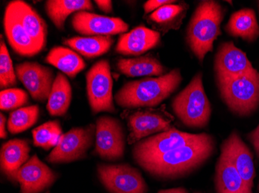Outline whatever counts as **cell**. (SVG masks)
<instances>
[{"label": "cell", "instance_id": "obj_1", "mask_svg": "<svg viewBox=\"0 0 259 193\" xmlns=\"http://www.w3.org/2000/svg\"><path fill=\"white\" fill-rule=\"evenodd\" d=\"M215 142L209 135L151 160L138 163L153 176L176 178L190 173L203 165L213 153Z\"/></svg>", "mask_w": 259, "mask_h": 193}, {"label": "cell", "instance_id": "obj_2", "mask_svg": "<svg viewBox=\"0 0 259 193\" xmlns=\"http://www.w3.org/2000/svg\"><path fill=\"white\" fill-rule=\"evenodd\" d=\"M181 72L175 69L158 78L130 81L115 95L116 104L127 109L156 107L166 99L181 84Z\"/></svg>", "mask_w": 259, "mask_h": 193}, {"label": "cell", "instance_id": "obj_3", "mask_svg": "<svg viewBox=\"0 0 259 193\" xmlns=\"http://www.w3.org/2000/svg\"><path fill=\"white\" fill-rule=\"evenodd\" d=\"M224 10L213 0L199 3L187 28L186 41L200 63L208 52L213 50V42L221 34Z\"/></svg>", "mask_w": 259, "mask_h": 193}, {"label": "cell", "instance_id": "obj_4", "mask_svg": "<svg viewBox=\"0 0 259 193\" xmlns=\"http://www.w3.org/2000/svg\"><path fill=\"white\" fill-rule=\"evenodd\" d=\"M217 85L221 98L230 111L239 116L254 112L259 106V72L218 78Z\"/></svg>", "mask_w": 259, "mask_h": 193}, {"label": "cell", "instance_id": "obj_5", "mask_svg": "<svg viewBox=\"0 0 259 193\" xmlns=\"http://www.w3.org/2000/svg\"><path fill=\"white\" fill-rule=\"evenodd\" d=\"M173 111L182 122L190 127L202 128L209 123L211 105L205 93L203 75H195L187 87L173 100Z\"/></svg>", "mask_w": 259, "mask_h": 193}, {"label": "cell", "instance_id": "obj_6", "mask_svg": "<svg viewBox=\"0 0 259 193\" xmlns=\"http://www.w3.org/2000/svg\"><path fill=\"white\" fill-rule=\"evenodd\" d=\"M201 134H190L175 128L169 129L156 136L142 140L135 144L133 156L137 163L155 159L167 152L183 147L190 142L200 139Z\"/></svg>", "mask_w": 259, "mask_h": 193}, {"label": "cell", "instance_id": "obj_7", "mask_svg": "<svg viewBox=\"0 0 259 193\" xmlns=\"http://www.w3.org/2000/svg\"><path fill=\"white\" fill-rule=\"evenodd\" d=\"M87 89L93 113L114 112L113 79L108 60L101 59L90 68L87 75Z\"/></svg>", "mask_w": 259, "mask_h": 193}, {"label": "cell", "instance_id": "obj_8", "mask_svg": "<svg viewBox=\"0 0 259 193\" xmlns=\"http://www.w3.org/2000/svg\"><path fill=\"white\" fill-rule=\"evenodd\" d=\"M95 126L75 127L62 135L58 145L47 158L50 163H65L83 158L93 142Z\"/></svg>", "mask_w": 259, "mask_h": 193}, {"label": "cell", "instance_id": "obj_9", "mask_svg": "<svg viewBox=\"0 0 259 193\" xmlns=\"http://www.w3.org/2000/svg\"><path fill=\"white\" fill-rule=\"evenodd\" d=\"M99 178L112 193H145L146 182L137 168L128 164L98 165Z\"/></svg>", "mask_w": 259, "mask_h": 193}, {"label": "cell", "instance_id": "obj_10", "mask_svg": "<svg viewBox=\"0 0 259 193\" xmlns=\"http://www.w3.org/2000/svg\"><path fill=\"white\" fill-rule=\"evenodd\" d=\"M96 152L102 159L115 161L124 153L125 133L118 119L102 116L97 121Z\"/></svg>", "mask_w": 259, "mask_h": 193}, {"label": "cell", "instance_id": "obj_11", "mask_svg": "<svg viewBox=\"0 0 259 193\" xmlns=\"http://www.w3.org/2000/svg\"><path fill=\"white\" fill-rule=\"evenodd\" d=\"M16 75L35 101L49 100L54 84L53 71L37 62L16 65Z\"/></svg>", "mask_w": 259, "mask_h": 193}, {"label": "cell", "instance_id": "obj_12", "mask_svg": "<svg viewBox=\"0 0 259 193\" xmlns=\"http://www.w3.org/2000/svg\"><path fill=\"white\" fill-rule=\"evenodd\" d=\"M56 177L55 172L34 155L10 180L20 183L21 193H39L50 187Z\"/></svg>", "mask_w": 259, "mask_h": 193}, {"label": "cell", "instance_id": "obj_13", "mask_svg": "<svg viewBox=\"0 0 259 193\" xmlns=\"http://www.w3.org/2000/svg\"><path fill=\"white\" fill-rule=\"evenodd\" d=\"M221 155L230 161L244 180V183L249 189H252L255 177L252 153L238 132H233L222 144Z\"/></svg>", "mask_w": 259, "mask_h": 193}, {"label": "cell", "instance_id": "obj_14", "mask_svg": "<svg viewBox=\"0 0 259 193\" xmlns=\"http://www.w3.org/2000/svg\"><path fill=\"white\" fill-rule=\"evenodd\" d=\"M74 30L85 36H112L127 31L128 25L120 18L78 12L72 16Z\"/></svg>", "mask_w": 259, "mask_h": 193}, {"label": "cell", "instance_id": "obj_15", "mask_svg": "<svg viewBox=\"0 0 259 193\" xmlns=\"http://www.w3.org/2000/svg\"><path fill=\"white\" fill-rule=\"evenodd\" d=\"M254 70L244 52L233 42H225L220 46L214 60L216 78L238 76Z\"/></svg>", "mask_w": 259, "mask_h": 193}, {"label": "cell", "instance_id": "obj_16", "mask_svg": "<svg viewBox=\"0 0 259 193\" xmlns=\"http://www.w3.org/2000/svg\"><path fill=\"white\" fill-rule=\"evenodd\" d=\"M7 7L18 19L33 42L40 50H43L46 46L48 36V28L45 20L24 1H12Z\"/></svg>", "mask_w": 259, "mask_h": 193}, {"label": "cell", "instance_id": "obj_17", "mask_svg": "<svg viewBox=\"0 0 259 193\" xmlns=\"http://www.w3.org/2000/svg\"><path fill=\"white\" fill-rule=\"evenodd\" d=\"M161 41L158 32L139 26L120 36L116 51L123 55H141L156 47Z\"/></svg>", "mask_w": 259, "mask_h": 193}, {"label": "cell", "instance_id": "obj_18", "mask_svg": "<svg viewBox=\"0 0 259 193\" xmlns=\"http://www.w3.org/2000/svg\"><path fill=\"white\" fill-rule=\"evenodd\" d=\"M4 30L10 46L21 56H33L41 51L23 28L18 19L6 8L4 16Z\"/></svg>", "mask_w": 259, "mask_h": 193}, {"label": "cell", "instance_id": "obj_19", "mask_svg": "<svg viewBox=\"0 0 259 193\" xmlns=\"http://www.w3.org/2000/svg\"><path fill=\"white\" fill-rule=\"evenodd\" d=\"M132 142L142 140L144 138L157 132H166L170 128V120L161 114L151 111H138L128 117Z\"/></svg>", "mask_w": 259, "mask_h": 193}, {"label": "cell", "instance_id": "obj_20", "mask_svg": "<svg viewBox=\"0 0 259 193\" xmlns=\"http://www.w3.org/2000/svg\"><path fill=\"white\" fill-rule=\"evenodd\" d=\"M215 185L218 193H251L236 168L221 154L216 166Z\"/></svg>", "mask_w": 259, "mask_h": 193}, {"label": "cell", "instance_id": "obj_21", "mask_svg": "<svg viewBox=\"0 0 259 193\" xmlns=\"http://www.w3.org/2000/svg\"><path fill=\"white\" fill-rule=\"evenodd\" d=\"M30 148L27 141L13 139L4 144L0 152L1 168L9 179L29 159Z\"/></svg>", "mask_w": 259, "mask_h": 193}, {"label": "cell", "instance_id": "obj_22", "mask_svg": "<svg viewBox=\"0 0 259 193\" xmlns=\"http://www.w3.org/2000/svg\"><path fill=\"white\" fill-rule=\"evenodd\" d=\"M225 30L232 37L254 41L259 37V26L254 10L244 8L235 12L227 23Z\"/></svg>", "mask_w": 259, "mask_h": 193}, {"label": "cell", "instance_id": "obj_23", "mask_svg": "<svg viewBox=\"0 0 259 193\" xmlns=\"http://www.w3.org/2000/svg\"><path fill=\"white\" fill-rule=\"evenodd\" d=\"M116 67L120 73L130 78L144 76H162L164 68L159 60L151 55L137 58L119 59Z\"/></svg>", "mask_w": 259, "mask_h": 193}, {"label": "cell", "instance_id": "obj_24", "mask_svg": "<svg viewBox=\"0 0 259 193\" xmlns=\"http://www.w3.org/2000/svg\"><path fill=\"white\" fill-rule=\"evenodd\" d=\"M45 9L55 27L63 30L65 20L70 14L76 11H93V6L90 0H49Z\"/></svg>", "mask_w": 259, "mask_h": 193}, {"label": "cell", "instance_id": "obj_25", "mask_svg": "<svg viewBox=\"0 0 259 193\" xmlns=\"http://www.w3.org/2000/svg\"><path fill=\"white\" fill-rule=\"evenodd\" d=\"M46 62L71 78H75L87 67L83 59L78 53L64 46L52 48L47 56Z\"/></svg>", "mask_w": 259, "mask_h": 193}, {"label": "cell", "instance_id": "obj_26", "mask_svg": "<svg viewBox=\"0 0 259 193\" xmlns=\"http://www.w3.org/2000/svg\"><path fill=\"white\" fill-rule=\"evenodd\" d=\"M72 87L68 78L58 72L54 81L47 110L52 116H63L72 101Z\"/></svg>", "mask_w": 259, "mask_h": 193}, {"label": "cell", "instance_id": "obj_27", "mask_svg": "<svg viewBox=\"0 0 259 193\" xmlns=\"http://www.w3.org/2000/svg\"><path fill=\"white\" fill-rule=\"evenodd\" d=\"M110 36H96L91 37H73L64 42L80 54L94 58L107 53L113 43Z\"/></svg>", "mask_w": 259, "mask_h": 193}, {"label": "cell", "instance_id": "obj_28", "mask_svg": "<svg viewBox=\"0 0 259 193\" xmlns=\"http://www.w3.org/2000/svg\"><path fill=\"white\" fill-rule=\"evenodd\" d=\"M33 145L36 147L49 150L58 145L62 136V127L58 120H52L36 127L32 132Z\"/></svg>", "mask_w": 259, "mask_h": 193}, {"label": "cell", "instance_id": "obj_29", "mask_svg": "<svg viewBox=\"0 0 259 193\" xmlns=\"http://www.w3.org/2000/svg\"><path fill=\"white\" fill-rule=\"evenodd\" d=\"M39 112L40 111L37 105L22 107L13 111L9 117V132L15 135L30 128L37 122Z\"/></svg>", "mask_w": 259, "mask_h": 193}, {"label": "cell", "instance_id": "obj_30", "mask_svg": "<svg viewBox=\"0 0 259 193\" xmlns=\"http://www.w3.org/2000/svg\"><path fill=\"white\" fill-rule=\"evenodd\" d=\"M17 84V75L13 67V62L4 40L0 46V86L7 88Z\"/></svg>", "mask_w": 259, "mask_h": 193}, {"label": "cell", "instance_id": "obj_31", "mask_svg": "<svg viewBox=\"0 0 259 193\" xmlns=\"http://www.w3.org/2000/svg\"><path fill=\"white\" fill-rule=\"evenodd\" d=\"M28 94L22 89H7L1 91L0 94V107L1 110L15 109L27 104Z\"/></svg>", "mask_w": 259, "mask_h": 193}, {"label": "cell", "instance_id": "obj_32", "mask_svg": "<svg viewBox=\"0 0 259 193\" xmlns=\"http://www.w3.org/2000/svg\"><path fill=\"white\" fill-rule=\"evenodd\" d=\"M185 7H188V6L186 4H168L154 11L150 15L149 19L159 24H167L177 18L184 11Z\"/></svg>", "mask_w": 259, "mask_h": 193}, {"label": "cell", "instance_id": "obj_33", "mask_svg": "<svg viewBox=\"0 0 259 193\" xmlns=\"http://www.w3.org/2000/svg\"><path fill=\"white\" fill-rule=\"evenodd\" d=\"M176 1H171V0H149L145 3L144 5L145 14H148L150 12L157 10L158 9L161 8L168 4H172Z\"/></svg>", "mask_w": 259, "mask_h": 193}, {"label": "cell", "instance_id": "obj_34", "mask_svg": "<svg viewBox=\"0 0 259 193\" xmlns=\"http://www.w3.org/2000/svg\"><path fill=\"white\" fill-rule=\"evenodd\" d=\"M248 139L254 147L256 155L259 159V124L254 131L248 135Z\"/></svg>", "mask_w": 259, "mask_h": 193}, {"label": "cell", "instance_id": "obj_35", "mask_svg": "<svg viewBox=\"0 0 259 193\" xmlns=\"http://www.w3.org/2000/svg\"><path fill=\"white\" fill-rule=\"evenodd\" d=\"M95 3L98 6L99 8L104 11L105 13L109 14L113 11V4L110 0H97Z\"/></svg>", "mask_w": 259, "mask_h": 193}, {"label": "cell", "instance_id": "obj_36", "mask_svg": "<svg viewBox=\"0 0 259 193\" xmlns=\"http://www.w3.org/2000/svg\"><path fill=\"white\" fill-rule=\"evenodd\" d=\"M6 121L7 118L4 114H0V125H1V131H0V138L1 139H6L7 137V132H6Z\"/></svg>", "mask_w": 259, "mask_h": 193}, {"label": "cell", "instance_id": "obj_37", "mask_svg": "<svg viewBox=\"0 0 259 193\" xmlns=\"http://www.w3.org/2000/svg\"><path fill=\"white\" fill-rule=\"evenodd\" d=\"M158 193H188V191L186 188L180 187V188H170V189L160 190Z\"/></svg>", "mask_w": 259, "mask_h": 193}, {"label": "cell", "instance_id": "obj_38", "mask_svg": "<svg viewBox=\"0 0 259 193\" xmlns=\"http://www.w3.org/2000/svg\"><path fill=\"white\" fill-rule=\"evenodd\" d=\"M195 193H200V192H195Z\"/></svg>", "mask_w": 259, "mask_h": 193}]
</instances>
